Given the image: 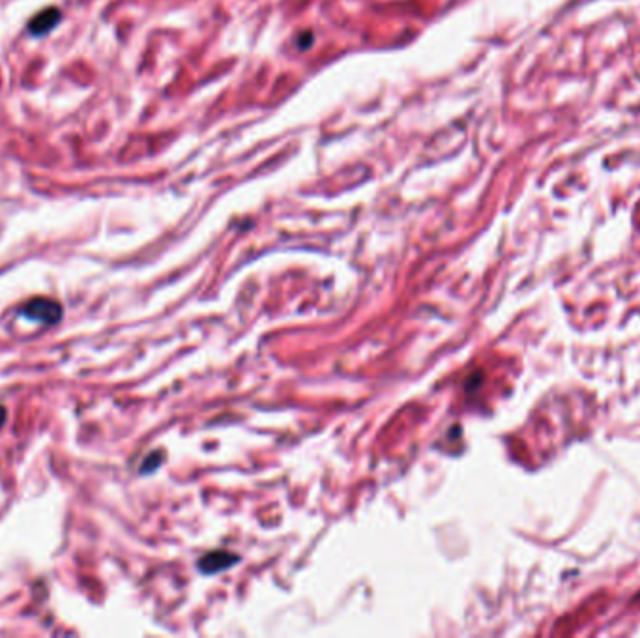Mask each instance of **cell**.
Returning a JSON list of instances; mask_svg holds the SVG:
<instances>
[{
    "mask_svg": "<svg viewBox=\"0 0 640 638\" xmlns=\"http://www.w3.org/2000/svg\"><path fill=\"white\" fill-rule=\"evenodd\" d=\"M19 313L28 320L53 326L62 318V305L54 300H49V298H36V300L25 303Z\"/></svg>",
    "mask_w": 640,
    "mask_h": 638,
    "instance_id": "obj_1",
    "label": "cell"
},
{
    "mask_svg": "<svg viewBox=\"0 0 640 638\" xmlns=\"http://www.w3.org/2000/svg\"><path fill=\"white\" fill-rule=\"evenodd\" d=\"M58 23H60V10L45 8L43 12H40L28 23V32L36 36V38H40V36H45V34L51 32Z\"/></svg>",
    "mask_w": 640,
    "mask_h": 638,
    "instance_id": "obj_2",
    "label": "cell"
},
{
    "mask_svg": "<svg viewBox=\"0 0 640 638\" xmlns=\"http://www.w3.org/2000/svg\"><path fill=\"white\" fill-rule=\"evenodd\" d=\"M6 417H8L6 408H4V406H0V427L4 425V421H6Z\"/></svg>",
    "mask_w": 640,
    "mask_h": 638,
    "instance_id": "obj_3",
    "label": "cell"
}]
</instances>
